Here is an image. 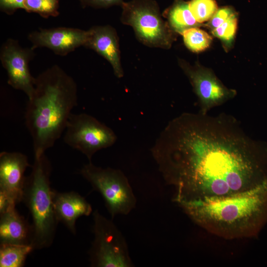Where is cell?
Masks as SVG:
<instances>
[{
    "mask_svg": "<svg viewBox=\"0 0 267 267\" xmlns=\"http://www.w3.org/2000/svg\"><path fill=\"white\" fill-rule=\"evenodd\" d=\"M30 174L26 177L22 202L31 215L34 250L48 248L54 240L57 225L50 186L51 165L45 153L34 156Z\"/></svg>",
    "mask_w": 267,
    "mask_h": 267,
    "instance_id": "cell-4",
    "label": "cell"
},
{
    "mask_svg": "<svg viewBox=\"0 0 267 267\" xmlns=\"http://www.w3.org/2000/svg\"><path fill=\"white\" fill-rule=\"evenodd\" d=\"M34 250L31 244H0V267H22Z\"/></svg>",
    "mask_w": 267,
    "mask_h": 267,
    "instance_id": "cell-17",
    "label": "cell"
},
{
    "mask_svg": "<svg viewBox=\"0 0 267 267\" xmlns=\"http://www.w3.org/2000/svg\"><path fill=\"white\" fill-rule=\"evenodd\" d=\"M237 24V19L235 13L221 25L212 30V34L220 39L225 44L229 45L234 38Z\"/></svg>",
    "mask_w": 267,
    "mask_h": 267,
    "instance_id": "cell-21",
    "label": "cell"
},
{
    "mask_svg": "<svg viewBox=\"0 0 267 267\" xmlns=\"http://www.w3.org/2000/svg\"><path fill=\"white\" fill-rule=\"evenodd\" d=\"M121 22L131 26L136 39L144 45L169 49L175 40L174 32L164 21L156 1L132 0L123 2Z\"/></svg>",
    "mask_w": 267,
    "mask_h": 267,
    "instance_id": "cell-5",
    "label": "cell"
},
{
    "mask_svg": "<svg viewBox=\"0 0 267 267\" xmlns=\"http://www.w3.org/2000/svg\"><path fill=\"white\" fill-rule=\"evenodd\" d=\"M32 226L15 208L0 214V244H31Z\"/></svg>",
    "mask_w": 267,
    "mask_h": 267,
    "instance_id": "cell-15",
    "label": "cell"
},
{
    "mask_svg": "<svg viewBox=\"0 0 267 267\" xmlns=\"http://www.w3.org/2000/svg\"><path fill=\"white\" fill-rule=\"evenodd\" d=\"M88 32L82 29L59 27L52 28H40L28 35L31 47H46L55 54L65 56L76 48L84 46Z\"/></svg>",
    "mask_w": 267,
    "mask_h": 267,
    "instance_id": "cell-11",
    "label": "cell"
},
{
    "mask_svg": "<svg viewBox=\"0 0 267 267\" xmlns=\"http://www.w3.org/2000/svg\"><path fill=\"white\" fill-rule=\"evenodd\" d=\"M64 142L86 156L89 162L96 152L116 141L114 131L93 116L72 113L64 131Z\"/></svg>",
    "mask_w": 267,
    "mask_h": 267,
    "instance_id": "cell-8",
    "label": "cell"
},
{
    "mask_svg": "<svg viewBox=\"0 0 267 267\" xmlns=\"http://www.w3.org/2000/svg\"><path fill=\"white\" fill-rule=\"evenodd\" d=\"M82 6L94 8H106L111 6L121 4L123 0H80Z\"/></svg>",
    "mask_w": 267,
    "mask_h": 267,
    "instance_id": "cell-24",
    "label": "cell"
},
{
    "mask_svg": "<svg viewBox=\"0 0 267 267\" xmlns=\"http://www.w3.org/2000/svg\"><path fill=\"white\" fill-rule=\"evenodd\" d=\"M178 206L195 223L217 236L228 239L256 236L267 222V178L251 189Z\"/></svg>",
    "mask_w": 267,
    "mask_h": 267,
    "instance_id": "cell-2",
    "label": "cell"
},
{
    "mask_svg": "<svg viewBox=\"0 0 267 267\" xmlns=\"http://www.w3.org/2000/svg\"><path fill=\"white\" fill-rule=\"evenodd\" d=\"M26 0H0V9L7 14H12L18 9L25 10Z\"/></svg>",
    "mask_w": 267,
    "mask_h": 267,
    "instance_id": "cell-23",
    "label": "cell"
},
{
    "mask_svg": "<svg viewBox=\"0 0 267 267\" xmlns=\"http://www.w3.org/2000/svg\"><path fill=\"white\" fill-rule=\"evenodd\" d=\"M186 46L194 52L207 48L212 42L211 37L205 31L197 27L188 29L181 34Z\"/></svg>",
    "mask_w": 267,
    "mask_h": 267,
    "instance_id": "cell-18",
    "label": "cell"
},
{
    "mask_svg": "<svg viewBox=\"0 0 267 267\" xmlns=\"http://www.w3.org/2000/svg\"><path fill=\"white\" fill-rule=\"evenodd\" d=\"M94 239L89 250L92 267H133L126 239L112 220L92 213Z\"/></svg>",
    "mask_w": 267,
    "mask_h": 267,
    "instance_id": "cell-7",
    "label": "cell"
},
{
    "mask_svg": "<svg viewBox=\"0 0 267 267\" xmlns=\"http://www.w3.org/2000/svg\"><path fill=\"white\" fill-rule=\"evenodd\" d=\"M16 205L5 193L0 191V214L15 208Z\"/></svg>",
    "mask_w": 267,
    "mask_h": 267,
    "instance_id": "cell-25",
    "label": "cell"
},
{
    "mask_svg": "<svg viewBox=\"0 0 267 267\" xmlns=\"http://www.w3.org/2000/svg\"><path fill=\"white\" fill-rule=\"evenodd\" d=\"M150 150L178 205L251 189L267 178V146L225 114L182 113Z\"/></svg>",
    "mask_w": 267,
    "mask_h": 267,
    "instance_id": "cell-1",
    "label": "cell"
},
{
    "mask_svg": "<svg viewBox=\"0 0 267 267\" xmlns=\"http://www.w3.org/2000/svg\"><path fill=\"white\" fill-rule=\"evenodd\" d=\"M179 65L198 97L200 113L206 114L212 108L235 96L236 91L225 87L210 70L198 66H191L182 60L179 61Z\"/></svg>",
    "mask_w": 267,
    "mask_h": 267,
    "instance_id": "cell-10",
    "label": "cell"
},
{
    "mask_svg": "<svg viewBox=\"0 0 267 267\" xmlns=\"http://www.w3.org/2000/svg\"><path fill=\"white\" fill-rule=\"evenodd\" d=\"M59 0H26L25 10L36 12L47 18L58 15Z\"/></svg>",
    "mask_w": 267,
    "mask_h": 267,
    "instance_id": "cell-20",
    "label": "cell"
},
{
    "mask_svg": "<svg viewBox=\"0 0 267 267\" xmlns=\"http://www.w3.org/2000/svg\"><path fill=\"white\" fill-rule=\"evenodd\" d=\"M87 32L84 46L94 50L106 59L111 64L114 75L118 78L123 77L119 37L116 30L110 25L94 26Z\"/></svg>",
    "mask_w": 267,
    "mask_h": 267,
    "instance_id": "cell-13",
    "label": "cell"
},
{
    "mask_svg": "<svg viewBox=\"0 0 267 267\" xmlns=\"http://www.w3.org/2000/svg\"><path fill=\"white\" fill-rule=\"evenodd\" d=\"M168 19V24L174 32L182 34L185 30L197 27L200 25L193 17L188 3L182 0H176L173 5L163 13Z\"/></svg>",
    "mask_w": 267,
    "mask_h": 267,
    "instance_id": "cell-16",
    "label": "cell"
},
{
    "mask_svg": "<svg viewBox=\"0 0 267 267\" xmlns=\"http://www.w3.org/2000/svg\"><path fill=\"white\" fill-rule=\"evenodd\" d=\"M234 13V11L229 7L221 8L217 10L210 19L208 26L213 30L226 21Z\"/></svg>",
    "mask_w": 267,
    "mask_h": 267,
    "instance_id": "cell-22",
    "label": "cell"
},
{
    "mask_svg": "<svg viewBox=\"0 0 267 267\" xmlns=\"http://www.w3.org/2000/svg\"><path fill=\"white\" fill-rule=\"evenodd\" d=\"M80 174L101 194L112 219L128 215L135 208L136 198L128 178L120 170L98 167L89 162Z\"/></svg>",
    "mask_w": 267,
    "mask_h": 267,
    "instance_id": "cell-6",
    "label": "cell"
},
{
    "mask_svg": "<svg viewBox=\"0 0 267 267\" xmlns=\"http://www.w3.org/2000/svg\"><path fill=\"white\" fill-rule=\"evenodd\" d=\"M52 201L58 222H62L73 234L76 233L77 219L82 216H89L92 212L91 205L75 191L60 192L53 189Z\"/></svg>",
    "mask_w": 267,
    "mask_h": 267,
    "instance_id": "cell-14",
    "label": "cell"
},
{
    "mask_svg": "<svg viewBox=\"0 0 267 267\" xmlns=\"http://www.w3.org/2000/svg\"><path fill=\"white\" fill-rule=\"evenodd\" d=\"M29 163L27 156L19 152L0 153V191L16 204L22 202Z\"/></svg>",
    "mask_w": 267,
    "mask_h": 267,
    "instance_id": "cell-12",
    "label": "cell"
},
{
    "mask_svg": "<svg viewBox=\"0 0 267 267\" xmlns=\"http://www.w3.org/2000/svg\"><path fill=\"white\" fill-rule=\"evenodd\" d=\"M77 105V84L58 65H52L35 78L34 92L28 98L25 112L34 156L45 153L54 146Z\"/></svg>",
    "mask_w": 267,
    "mask_h": 267,
    "instance_id": "cell-3",
    "label": "cell"
},
{
    "mask_svg": "<svg viewBox=\"0 0 267 267\" xmlns=\"http://www.w3.org/2000/svg\"><path fill=\"white\" fill-rule=\"evenodd\" d=\"M188 6L193 17L199 23L210 19L217 10L215 0H191Z\"/></svg>",
    "mask_w": 267,
    "mask_h": 267,
    "instance_id": "cell-19",
    "label": "cell"
},
{
    "mask_svg": "<svg viewBox=\"0 0 267 267\" xmlns=\"http://www.w3.org/2000/svg\"><path fill=\"white\" fill-rule=\"evenodd\" d=\"M34 50L23 47L17 40L8 39L1 45L0 60L6 71L7 83L13 89L22 91L29 98L35 87V78L31 74L29 64L34 58Z\"/></svg>",
    "mask_w": 267,
    "mask_h": 267,
    "instance_id": "cell-9",
    "label": "cell"
}]
</instances>
